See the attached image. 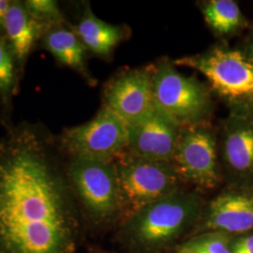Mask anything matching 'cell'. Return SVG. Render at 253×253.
Returning <instances> with one entry per match:
<instances>
[{
	"instance_id": "obj_3",
	"label": "cell",
	"mask_w": 253,
	"mask_h": 253,
	"mask_svg": "<svg viewBox=\"0 0 253 253\" xmlns=\"http://www.w3.org/2000/svg\"><path fill=\"white\" fill-rule=\"evenodd\" d=\"M67 173L82 213L91 226L106 229L122 221L115 162L71 158Z\"/></svg>"
},
{
	"instance_id": "obj_2",
	"label": "cell",
	"mask_w": 253,
	"mask_h": 253,
	"mask_svg": "<svg viewBox=\"0 0 253 253\" xmlns=\"http://www.w3.org/2000/svg\"><path fill=\"white\" fill-rule=\"evenodd\" d=\"M202 211L197 194L178 190L124 220L119 238L136 253H161L199 221Z\"/></svg>"
},
{
	"instance_id": "obj_17",
	"label": "cell",
	"mask_w": 253,
	"mask_h": 253,
	"mask_svg": "<svg viewBox=\"0 0 253 253\" xmlns=\"http://www.w3.org/2000/svg\"><path fill=\"white\" fill-rule=\"evenodd\" d=\"M22 75L4 35H0V105L3 113V125L9 121L13 98L17 95Z\"/></svg>"
},
{
	"instance_id": "obj_4",
	"label": "cell",
	"mask_w": 253,
	"mask_h": 253,
	"mask_svg": "<svg viewBox=\"0 0 253 253\" xmlns=\"http://www.w3.org/2000/svg\"><path fill=\"white\" fill-rule=\"evenodd\" d=\"M174 63L196 70L209 88L233 110H253V64L242 50L226 45L182 57Z\"/></svg>"
},
{
	"instance_id": "obj_6",
	"label": "cell",
	"mask_w": 253,
	"mask_h": 253,
	"mask_svg": "<svg viewBox=\"0 0 253 253\" xmlns=\"http://www.w3.org/2000/svg\"><path fill=\"white\" fill-rule=\"evenodd\" d=\"M155 107L181 127L207 123L213 111L211 89L194 77L186 76L169 60L155 66Z\"/></svg>"
},
{
	"instance_id": "obj_7",
	"label": "cell",
	"mask_w": 253,
	"mask_h": 253,
	"mask_svg": "<svg viewBox=\"0 0 253 253\" xmlns=\"http://www.w3.org/2000/svg\"><path fill=\"white\" fill-rule=\"evenodd\" d=\"M57 140L68 159L115 162L126 151L127 125L111 110L102 106L88 122L65 128Z\"/></svg>"
},
{
	"instance_id": "obj_1",
	"label": "cell",
	"mask_w": 253,
	"mask_h": 253,
	"mask_svg": "<svg viewBox=\"0 0 253 253\" xmlns=\"http://www.w3.org/2000/svg\"><path fill=\"white\" fill-rule=\"evenodd\" d=\"M57 136L42 123L0 135V253H75L79 208Z\"/></svg>"
},
{
	"instance_id": "obj_23",
	"label": "cell",
	"mask_w": 253,
	"mask_h": 253,
	"mask_svg": "<svg viewBox=\"0 0 253 253\" xmlns=\"http://www.w3.org/2000/svg\"></svg>"
},
{
	"instance_id": "obj_13",
	"label": "cell",
	"mask_w": 253,
	"mask_h": 253,
	"mask_svg": "<svg viewBox=\"0 0 253 253\" xmlns=\"http://www.w3.org/2000/svg\"><path fill=\"white\" fill-rule=\"evenodd\" d=\"M46 31L47 28L29 14L24 1H10L5 19L4 37L22 77L29 56L41 44Z\"/></svg>"
},
{
	"instance_id": "obj_14",
	"label": "cell",
	"mask_w": 253,
	"mask_h": 253,
	"mask_svg": "<svg viewBox=\"0 0 253 253\" xmlns=\"http://www.w3.org/2000/svg\"><path fill=\"white\" fill-rule=\"evenodd\" d=\"M71 28L88 52L104 59L112 56L127 35L125 27L111 25L98 18L88 4L78 23L71 25Z\"/></svg>"
},
{
	"instance_id": "obj_12",
	"label": "cell",
	"mask_w": 253,
	"mask_h": 253,
	"mask_svg": "<svg viewBox=\"0 0 253 253\" xmlns=\"http://www.w3.org/2000/svg\"><path fill=\"white\" fill-rule=\"evenodd\" d=\"M181 129L177 123L155 108L142 120L127 125L126 152L147 160L172 163Z\"/></svg>"
},
{
	"instance_id": "obj_10",
	"label": "cell",
	"mask_w": 253,
	"mask_h": 253,
	"mask_svg": "<svg viewBox=\"0 0 253 253\" xmlns=\"http://www.w3.org/2000/svg\"><path fill=\"white\" fill-rule=\"evenodd\" d=\"M222 163L235 185L253 186V110H233L222 123Z\"/></svg>"
},
{
	"instance_id": "obj_15",
	"label": "cell",
	"mask_w": 253,
	"mask_h": 253,
	"mask_svg": "<svg viewBox=\"0 0 253 253\" xmlns=\"http://www.w3.org/2000/svg\"><path fill=\"white\" fill-rule=\"evenodd\" d=\"M41 45L61 66L80 73L89 84L94 83L87 69V50L73 31L71 25L50 27L42 37Z\"/></svg>"
},
{
	"instance_id": "obj_16",
	"label": "cell",
	"mask_w": 253,
	"mask_h": 253,
	"mask_svg": "<svg viewBox=\"0 0 253 253\" xmlns=\"http://www.w3.org/2000/svg\"><path fill=\"white\" fill-rule=\"evenodd\" d=\"M207 24L219 36H230L247 26L238 4L233 0H209L201 4Z\"/></svg>"
},
{
	"instance_id": "obj_5",
	"label": "cell",
	"mask_w": 253,
	"mask_h": 253,
	"mask_svg": "<svg viewBox=\"0 0 253 253\" xmlns=\"http://www.w3.org/2000/svg\"><path fill=\"white\" fill-rule=\"evenodd\" d=\"M115 165L122 206L121 223L145 207L180 190V176L172 163L125 152Z\"/></svg>"
},
{
	"instance_id": "obj_18",
	"label": "cell",
	"mask_w": 253,
	"mask_h": 253,
	"mask_svg": "<svg viewBox=\"0 0 253 253\" xmlns=\"http://www.w3.org/2000/svg\"><path fill=\"white\" fill-rule=\"evenodd\" d=\"M231 235L220 232H207L181 245L178 253H232Z\"/></svg>"
},
{
	"instance_id": "obj_22",
	"label": "cell",
	"mask_w": 253,
	"mask_h": 253,
	"mask_svg": "<svg viewBox=\"0 0 253 253\" xmlns=\"http://www.w3.org/2000/svg\"><path fill=\"white\" fill-rule=\"evenodd\" d=\"M242 51L244 52L247 58L253 64V33L249 38V40L245 45V49Z\"/></svg>"
},
{
	"instance_id": "obj_9",
	"label": "cell",
	"mask_w": 253,
	"mask_h": 253,
	"mask_svg": "<svg viewBox=\"0 0 253 253\" xmlns=\"http://www.w3.org/2000/svg\"><path fill=\"white\" fill-rule=\"evenodd\" d=\"M154 73V65L118 73L103 88V106L115 113L126 125L147 117L156 108Z\"/></svg>"
},
{
	"instance_id": "obj_21",
	"label": "cell",
	"mask_w": 253,
	"mask_h": 253,
	"mask_svg": "<svg viewBox=\"0 0 253 253\" xmlns=\"http://www.w3.org/2000/svg\"><path fill=\"white\" fill-rule=\"evenodd\" d=\"M10 1L9 0H0V35H4V25L7 12L9 10Z\"/></svg>"
},
{
	"instance_id": "obj_19",
	"label": "cell",
	"mask_w": 253,
	"mask_h": 253,
	"mask_svg": "<svg viewBox=\"0 0 253 253\" xmlns=\"http://www.w3.org/2000/svg\"><path fill=\"white\" fill-rule=\"evenodd\" d=\"M29 14L47 28L56 26H68V20L65 17L59 4L54 0H27L24 1Z\"/></svg>"
},
{
	"instance_id": "obj_8",
	"label": "cell",
	"mask_w": 253,
	"mask_h": 253,
	"mask_svg": "<svg viewBox=\"0 0 253 253\" xmlns=\"http://www.w3.org/2000/svg\"><path fill=\"white\" fill-rule=\"evenodd\" d=\"M172 163L181 180L201 189L216 188L221 176L213 129L207 123L182 127Z\"/></svg>"
},
{
	"instance_id": "obj_11",
	"label": "cell",
	"mask_w": 253,
	"mask_h": 253,
	"mask_svg": "<svg viewBox=\"0 0 253 253\" xmlns=\"http://www.w3.org/2000/svg\"><path fill=\"white\" fill-rule=\"evenodd\" d=\"M199 228L200 234H245L253 229V186L232 184L212 200Z\"/></svg>"
},
{
	"instance_id": "obj_20",
	"label": "cell",
	"mask_w": 253,
	"mask_h": 253,
	"mask_svg": "<svg viewBox=\"0 0 253 253\" xmlns=\"http://www.w3.org/2000/svg\"><path fill=\"white\" fill-rule=\"evenodd\" d=\"M232 253H253V235L240 236L232 240Z\"/></svg>"
}]
</instances>
